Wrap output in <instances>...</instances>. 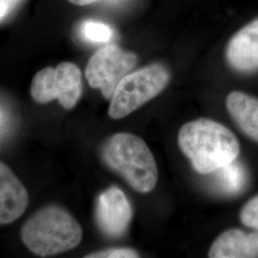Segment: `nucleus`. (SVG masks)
I'll return each mask as SVG.
<instances>
[{
    "instance_id": "obj_1",
    "label": "nucleus",
    "mask_w": 258,
    "mask_h": 258,
    "mask_svg": "<svg viewBox=\"0 0 258 258\" xmlns=\"http://www.w3.org/2000/svg\"><path fill=\"white\" fill-rule=\"evenodd\" d=\"M178 143L194 169L201 174H211L235 161L240 151L239 143L231 131L219 122L207 119L183 125Z\"/></svg>"
},
{
    "instance_id": "obj_2",
    "label": "nucleus",
    "mask_w": 258,
    "mask_h": 258,
    "mask_svg": "<svg viewBox=\"0 0 258 258\" xmlns=\"http://www.w3.org/2000/svg\"><path fill=\"white\" fill-rule=\"evenodd\" d=\"M21 239L33 253L45 257L76 248L83 239V229L65 209L50 205L24 223Z\"/></svg>"
},
{
    "instance_id": "obj_3",
    "label": "nucleus",
    "mask_w": 258,
    "mask_h": 258,
    "mask_svg": "<svg viewBox=\"0 0 258 258\" xmlns=\"http://www.w3.org/2000/svg\"><path fill=\"white\" fill-rule=\"evenodd\" d=\"M102 157L111 169L124 178L135 190L151 191L158 180V168L147 144L130 133H117L105 144Z\"/></svg>"
},
{
    "instance_id": "obj_4",
    "label": "nucleus",
    "mask_w": 258,
    "mask_h": 258,
    "mask_svg": "<svg viewBox=\"0 0 258 258\" xmlns=\"http://www.w3.org/2000/svg\"><path fill=\"white\" fill-rule=\"evenodd\" d=\"M169 78L166 67L158 63L126 75L111 97L109 116L115 120L126 117L162 92Z\"/></svg>"
},
{
    "instance_id": "obj_5",
    "label": "nucleus",
    "mask_w": 258,
    "mask_h": 258,
    "mask_svg": "<svg viewBox=\"0 0 258 258\" xmlns=\"http://www.w3.org/2000/svg\"><path fill=\"white\" fill-rule=\"evenodd\" d=\"M30 92L37 103L57 100L64 109H72L83 93L82 71L69 61L61 62L55 68L45 67L35 75Z\"/></svg>"
},
{
    "instance_id": "obj_6",
    "label": "nucleus",
    "mask_w": 258,
    "mask_h": 258,
    "mask_svg": "<svg viewBox=\"0 0 258 258\" xmlns=\"http://www.w3.org/2000/svg\"><path fill=\"white\" fill-rule=\"evenodd\" d=\"M138 56L115 44L102 47L89 59L85 77L89 85L111 99L117 85L136 66Z\"/></svg>"
},
{
    "instance_id": "obj_7",
    "label": "nucleus",
    "mask_w": 258,
    "mask_h": 258,
    "mask_svg": "<svg viewBox=\"0 0 258 258\" xmlns=\"http://www.w3.org/2000/svg\"><path fill=\"white\" fill-rule=\"evenodd\" d=\"M131 217V206L120 188L111 186L100 194L96 206V219L105 235L120 237L126 231Z\"/></svg>"
},
{
    "instance_id": "obj_8",
    "label": "nucleus",
    "mask_w": 258,
    "mask_h": 258,
    "mask_svg": "<svg viewBox=\"0 0 258 258\" xmlns=\"http://www.w3.org/2000/svg\"><path fill=\"white\" fill-rule=\"evenodd\" d=\"M229 64L239 72L258 69V19L241 28L231 37L226 50Z\"/></svg>"
},
{
    "instance_id": "obj_9",
    "label": "nucleus",
    "mask_w": 258,
    "mask_h": 258,
    "mask_svg": "<svg viewBox=\"0 0 258 258\" xmlns=\"http://www.w3.org/2000/svg\"><path fill=\"white\" fill-rule=\"evenodd\" d=\"M29 195L23 184L11 170L0 162V225L16 221L25 212Z\"/></svg>"
},
{
    "instance_id": "obj_10",
    "label": "nucleus",
    "mask_w": 258,
    "mask_h": 258,
    "mask_svg": "<svg viewBox=\"0 0 258 258\" xmlns=\"http://www.w3.org/2000/svg\"><path fill=\"white\" fill-rule=\"evenodd\" d=\"M211 258L258 257V232L246 233L240 230L225 231L210 249Z\"/></svg>"
},
{
    "instance_id": "obj_11",
    "label": "nucleus",
    "mask_w": 258,
    "mask_h": 258,
    "mask_svg": "<svg viewBox=\"0 0 258 258\" xmlns=\"http://www.w3.org/2000/svg\"><path fill=\"white\" fill-rule=\"evenodd\" d=\"M232 119L249 138L258 142V99L234 91L226 100Z\"/></svg>"
},
{
    "instance_id": "obj_12",
    "label": "nucleus",
    "mask_w": 258,
    "mask_h": 258,
    "mask_svg": "<svg viewBox=\"0 0 258 258\" xmlns=\"http://www.w3.org/2000/svg\"><path fill=\"white\" fill-rule=\"evenodd\" d=\"M212 173L215 175L214 184L223 194L229 195L239 194L247 184V171L244 166L236 162V160L222 166Z\"/></svg>"
},
{
    "instance_id": "obj_13",
    "label": "nucleus",
    "mask_w": 258,
    "mask_h": 258,
    "mask_svg": "<svg viewBox=\"0 0 258 258\" xmlns=\"http://www.w3.org/2000/svg\"><path fill=\"white\" fill-rule=\"evenodd\" d=\"M80 31L85 40L93 43L109 42L114 36L113 30L108 24L94 19L83 21Z\"/></svg>"
},
{
    "instance_id": "obj_14",
    "label": "nucleus",
    "mask_w": 258,
    "mask_h": 258,
    "mask_svg": "<svg viewBox=\"0 0 258 258\" xmlns=\"http://www.w3.org/2000/svg\"><path fill=\"white\" fill-rule=\"evenodd\" d=\"M240 219L247 227L258 231V195L243 207L240 212Z\"/></svg>"
},
{
    "instance_id": "obj_15",
    "label": "nucleus",
    "mask_w": 258,
    "mask_h": 258,
    "mask_svg": "<svg viewBox=\"0 0 258 258\" xmlns=\"http://www.w3.org/2000/svg\"><path fill=\"white\" fill-rule=\"evenodd\" d=\"M139 254L133 249L127 248H119V249H109L94 252L87 258H134L138 257Z\"/></svg>"
},
{
    "instance_id": "obj_16",
    "label": "nucleus",
    "mask_w": 258,
    "mask_h": 258,
    "mask_svg": "<svg viewBox=\"0 0 258 258\" xmlns=\"http://www.w3.org/2000/svg\"><path fill=\"white\" fill-rule=\"evenodd\" d=\"M21 2L22 0H0V22L7 19Z\"/></svg>"
},
{
    "instance_id": "obj_17",
    "label": "nucleus",
    "mask_w": 258,
    "mask_h": 258,
    "mask_svg": "<svg viewBox=\"0 0 258 258\" xmlns=\"http://www.w3.org/2000/svg\"><path fill=\"white\" fill-rule=\"evenodd\" d=\"M70 3L77 5V6H86V5H90L92 3H95L99 0H67Z\"/></svg>"
},
{
    "instance_id": "obj_18",
    "label": "nucleus",
    "mask_w": 258,
    "mask_h": 258,
    "mask_svg": "<svg viewBox=\"0 0 258 258\" xmlns=\"http://www.w3.org/2000/svg\"><path fill=\"white\" fill-rule=\"evenodd\" d=\"M2 119H3V116H2V113H1V111H0V124H1Z\"/></svg>"
}]
</instances>
